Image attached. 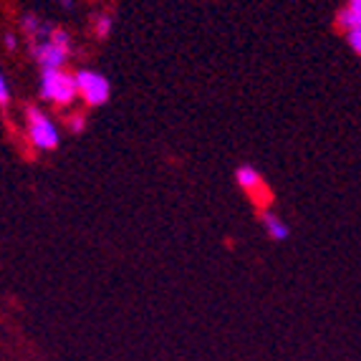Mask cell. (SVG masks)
I'll use <instances>...</instances> for the list:
<instances>
[{
	"instance_id": "obj_1",
	"label": "cell",
	"mask_w": 361,
	"mask_h": 361,
	"mask_svg": "<svg viewBox=\"0 0 361 361\" xmlns=\"http://www.w3.org/2000/svg\"><path fill=\"white\" fill-rule=\"evenodd\" d=\"M78 97L76 73H68L63 68H43L41 71V99L56 104V106H68Z\"/></svg>"
},
{
	"instance_id": "obj_2",
	"label": "cell",
	"mask_w": 361,
	"mask_h": 361,
	"mask_svg": "<svg viewBox=\"0 0 361 361\" xmlns=\"http://www.w3.org/2000/svg\"><path fill=\"white\" fill-rule=\"evenodd\" d=\"M25 132H28L30 145L41 152L59 149V127L51 121L49 114H43L38 106H25Z\"/></svg>"
},
{
	"instance_id": "obj_3",
	"label": "cell",
	"mask_w": 361,
	"mask_h": 361,
	"mask_svg": "<svg viewBox=\"0 0 361 361\" xmlns=\"http://www.w3.org/2000/svg\"><path fill=\"white\" fill-rule=\"evenodd\" d=\"M68 43H71L68 41V33L61 28H54V33L46 41L38 43L33 56H36L41 71L43 68H63V63L68 59Z\"/></svg>"
},
{
	"instance_id": "obj_4",
	"label": "cell",
	"mask_w": 361,
	"mask_h": 361,
	"mask_svg": "<svg viewBox=\"0 0 361 361\" xmlns=\"http://www.w3.org/2000/svg\"><path fill=\"white\" fill-rule=\"evenodd\" d=\"M76 84H78V97L84 99L89 106H104L109 102V97H111L109 78L99 71H91V68L76 71Z\"/></svg>"
},
{
	"instance_id": "obj_5",
	"label": "cell",
	"mask_w": 361,
	"mask_h": 361,
	"mask_svg": "<svg viewBox=\"0 0 361 361\" xmlns=\"http://www.w3.org/2000/svg\"><path fill=\"white\" fill-rule=\"evenodd\" d=\"M235 180H238V185L245 190V195L253 200V202L268 205L271 192H268V187H265V182H263V177H260L258 169L250 167V164H243V167H238V172H235Z\"/></svg>"
},
{
	"instance_id": "obj_6",
	"label": "cell",
	"mask_w": 361,
	"mask_h": 361,
	"mask_svg": "<svg viewBox=\"0 0 361 361\" xmlns=\"http://www.w3.org/2000/svg\"><path fill=\"white\" fill-rule=\"evenodd\" d=\"M260 225H263V230L268 233V238L271 240H288V235H290V228L286 225L283 217H278L276 212L271 210H263L260 212Z\"/></svg>"
},
{
	"instance_id": "obj_7",
	"label": "cell",
	"mask_w": 361,
	"mask_h": 361,
	"mask_svg": "<svg viewBox=\"0 0 361 361\" xmlns=\"http://www.w3.org/2000/svg\"><path fill=\"white\" fill-rule=\"evenodd\" d=\"M336 23L346 33L361 28V0H346V6L336 13Z\"/></svg>"
},
{
	"instance_id": "obj_8",
	"label": "cell",
	"mask_w": 361,
	"mask_h": 361,
	"mask_svg": "<svg viewBox=\"0 0 361 361\" xmlns=\"http://www.w3.org/2000/svg\"><path fill=\"white\" fill-rule=\"evenodd\" d=\"M111 28H114V20L109 18V16H99V18L94 20V33H97L102 41H104V38H109Z\"/></svg>"
},
{
	"instance_id": "obj_9",
	"label": "cell",
	"mask_w": 361,
	"mask_h": 361,
	"mask_svg": "<svg viewBox=\"0 0 361 361\" xmlns=\"http://www.w3.org/2000/svg\"><path fill=\"white\" fill-rule=\"evenodd\" d=\"M66 127L71 129V132H84L86 127V116L84 114H71L66 119Z\"/></svg>"
},
{
	"instance_id": "obj_10",
	"label": "cell",
	"mask_w": 361,
	"mask_h": 361,
	"mask_svg": "<svg viewBox=\"0 0 361 361\" xmlns=\"http://www.w3.org/2000/svg\"><path fill=\"white\" fill-rule=\"evenodd\" d=\"M11 104V86H8V76H0V106L8 109Z\"/></svg>"
},
{
	"instance_id": "obj_11",
	"label": "cell",
	"mask_w": 361,
	"mask_h": 361,
	"mask_svg": "<svg viewBox=\"0 0 361 361\" xmlns=\"http://www.w3.org/2000/svg\"><path fill=\"white\" fill-rule=\"evenodd\" d=\"M13 46H16V43H13V36L8 33V36H6V49H13Z\"/></svg>"
}]
</instances>
